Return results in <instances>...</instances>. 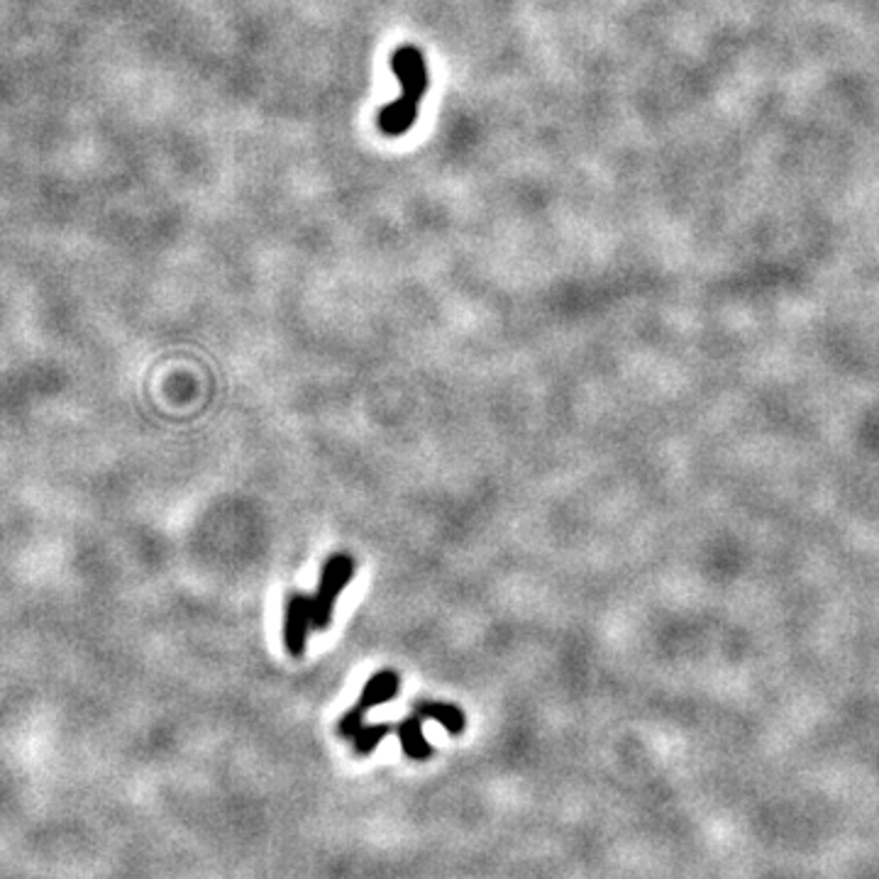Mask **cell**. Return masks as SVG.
Here are the masks:
<instances>
[{
  "label": "cell",
  "mask_w": 879,
  "mask_h": 879,
  "mask_svg": "<svg viewBox=\"0 0 879 879\" xmlns=\"http://www.w3.org/2000/svg\"><path fill=\"white\" fill-rule=\"evenodd\" d=\"M391 69L401 83V99L381 109L379 130L389 137H401L415 125L418 105L427 91V69L421 49L411 45L393 52Z\"/></svg>",
  "instance_id": "cell-1"
},
{
  "label": "cell",
  "mask_w": 879,
  "mask_h": 879,
  "mask_svg": "<svg viewBox=\"0 0 879 879\" xmlns=\"http://www.w3.org/2000/svg\"><path fill=\"white\" fill-rule=\"evenodd\" d=\"M355 577V560L350 555H332L320 572L318 592L313 596V628L326 630L335 616V604L345 592L350 579Z\"/></svg>",
  "instance_id": "cell-2"
},
{
  "label": "cell",
  "mask_w": 879,
  "mask_h": 879,
  "mask_svg": "<svg viewBox=\"0 0 879 879\" xmlns=\"http://www.w3.org/2000/svg\"><path fill=\"white\" fill-rule=\"evenodd\" d=\"M313 626V598L304 594H292L286 602L284 618V642L294 658L304 655L308 630Z\"/></svg>",
  "instance_id": "cell-3"
},
{
  "label": "cell",
  "mask_w": 879,
  "mask_h": 879,
  "mask_svg": "<svg viewBox=\"0 0 879 879\" xmlns=\"http://www.w3.org/2000/svg\"><path fill=\"white\" fill-rule=\"evenodd\" d=\"M396 694H399V674L391 670H381L374 674V677H369L367 684H364L357 706L362 711L377 709V706L391 701Z\"/></svg>",
  "instance_id": "cell-4"
},
{
  "label": "cell",
  "mask_w": 879,
  "mask_h": 879,
  "mask_svg": "<svg viewBox=\"0 0 879 879\" xmlns=\"http://www.w3.org/2000/svg\"><path fill=\"white\" fill-rule=\"evenodd\" d=\"M399 738H401V747L406 757L411 760H425L433 755V747L431 743L425 741L423 735V716H411V718H403L401 726H399Z\"/></svg>",
  "instance_id": "cell-5"
},
{
  "label": "cell",
  "mask_w": 879,
  "mask_h": 879,
  "mask_svg": "<svg viewBox=\"0 0 879 879\" xmlns=\"http://www.w3.org/2000/svg\"><path fill=\"white\" fill-rule=\"evenodd\" d=\"M418 714L423 718H433L440 726L449 731L453 735H459L465 731V714L463 709H457L455 704H447V701H421L415 706Z\"/></svg>",
  "instance_id": "cell-6"
},
{
  "label": "cell",
  "mask_w": 879,
  "mask_h": 879,
  "mask_svg": "<svg viewBox=\"0 0 879 879\" xmlns=\"http://www.w3.org/2000/svg\"><path fill=\"white\" fill-rule=\"evenodd\" d=\"M391 733V726L389 723H372V726H362L357 735L352 738V743H355L357 753L359 755H369L377 750V745L384 741V735Z\"/></svg>",
  "instance_id": "cell-7"
},
{
  "label": "cell",
  "mask_w": 879,
  "mask_h": 879,
  "mask_svg": "<svg viewBox=\"0 0 879 879\" xmlns=\"http://www.w3.org/2000/svg\"><path fill=\"white\" fill-rule=\"evenodd\" d=\"M362 718H364V711L359 709V706H355V709H350L345 716H342V721H340V735L350 738V741H352V738L357 735L359 728L364 726Z\"/></svg>",
  "instance_id": "cell-8"
}]
</instances>
